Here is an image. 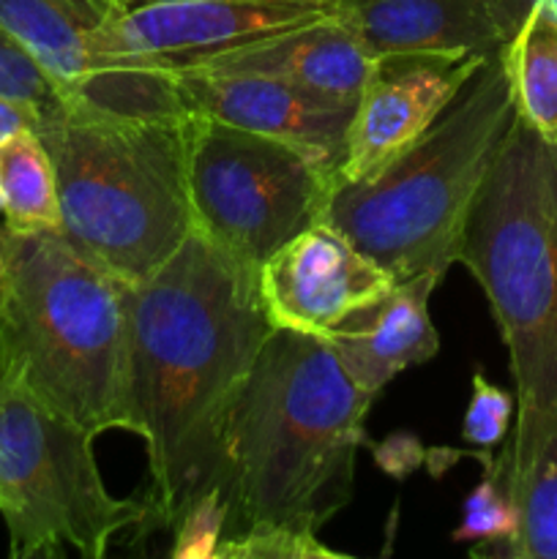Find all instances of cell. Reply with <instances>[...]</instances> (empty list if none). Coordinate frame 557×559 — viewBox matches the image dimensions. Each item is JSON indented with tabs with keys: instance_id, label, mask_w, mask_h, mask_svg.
I'll use <instances>...</instances> for the list:
<instances>
[{
	"instance_id": "1",
	"label": "cell",
	"mask_w": 557,
	"mask_h": 559,
	"mask_svg": "<svg viewBox=\"0 0 557 559\" xmlns=\"http://www.w3.org/2000/svg\"><path fill=\"white\" fill-rule=\"evenodd\" d=\"M273 331L257 271L197 229L129 287L131 402L151 478L137 540L173 533L216 486L227 413Z\"/></svg>"
},
{
	"instance_id": "26",
	"label": "cell",
	"mask_w": 557,
	"mask_h": 559,
	"mask_svg": "<svg viewBox=\"0 0 557 559\" xmlns=\"http://www.w3.org/2000/svg\"><path fill=\"white\" fill-rule=\"evenodd\" d=\"M500 3H502V11H506L508 25H511V31H517L519 20H522L524 11L530 9V3H533V0H500ZM552 3H555V9H557V0H552Z\"/></svg>"
},
{
	"instance_id": "22",
	"label": "cell",
	"mask_w": 557,
	"mask_h": 559,
	"mask_svg": "<svg viewBox=\"0 0 557 559\" xmlns=\"http://www.w3.org/2000/svg\"><path fill=\"white\" fill-rule=\"evenodd\" d=\"M513 413H517V396L486 380L484 371H473V393L462 420L464 442L481 451H491L511 431Z\"/></svg>"
},
{
	"instance_id": "6",
	"label": "cell",
	"mask_w": 557,
	"mask_h": 559,
	"mask_svg": "<svg viewBox=\"0 0 557 559\" xmlns=\"http://www.w3.org/2000/svg\"><path fill=\"white\" fill-rule=\"evenodd\" d=\"M489 300L517 407L557 413V140L517 115L457 254Z\"/></svg>"
},
{
	"instance_id": "3",
	"label": "cell",
	"mask_w": 557,
	"mask_h": 559,
	"mask_svg": "<svg viewBox=\"0 0 557 559\" xmlns=\"http://www.w3.org/2000/svg\"><path fill=\"white\" fill-rule=\"evenodd\" d=\"M0 262V371L93 437L137 435L129 284L63 233H16L3 222Z\"/></svg>"
},
{
	"instance_id": "18",
	"label": "cell",
	"mask_w": 557,
	"mask_h": 559,
	"mask_svg": "<svg viewBox=\"0 0 557 559\" xmlns=\"http://www.w3.org/2000/svg\"><path fill=\"white\" fill-rule=\"evenodd\" d=\"M3 224L16 233H63L52 158L33 129L0 145Z\"/></svg>"
},
{
	"instance_id": "29",
	"label": "cell",
	"mask_w": 557,
	"mask_h": 559,
	"mask_svg": "<svg viewBox=\"0 0 557 559\" xmlns=\"http://www.w3.org/2000/svg\"><path fill=\"white\" fill-rule=\"evenodd\" d=\"M0 222H3V194H0Z\"/></svg>"
},
{
	"instance_id": "19",
	"label": "cell",
	"mask_w": 557,
	"mask_h": 559,
	"mask_svg": "<svg viewBox=\"0 0 557 559\" xmlns=\"http://www.w3.org/2000/svg\"><path fill=\"white\" fill-rule=\"evenodd\" d=\"M213 559H347V555L328 549L309 527L254 524L218 540Z\"/></svg>"
},
{
	"instance_id": "14",
	"label": "cell",
	"mask_w": 557,
	"mask_h": 559,
	"mask_svg": "<svg viewBox=\"0 0 557 559\" xmlns=\"http://www.w3.org/2000/svg\"><path fill=\"white\" fill-rule=\"evenodd\" d=\"M440 282L435 273L396 282L391 293L349 311L322 336L360 391L377 396L404 369L440 353V336L429 317V298Z\"/></svg>"
},
{
	"instance_id": "4",
	"label": "cell",
	"mask_w": 557,
	"mask_h": 559,
	"mask_svg": "<svg viewBox=\"0 0 557 559\" xmlns=\"http://www.w3.org/2000/svg\"><path fill=\"white\" fill-rule=\"evenodd\" d=\"M189 118L63 104L36 126L52 158L66 240L129 287L151 278L194 229Z\"/></svg>"
},
{
	"instance_id": "25",
	"label": "cell",
	"mask_w": 557,
	"mask_h": 559,
	"mask_svg": "<svg viewBox=\"0 0 557 559\" xmlns=\"http://www.w3.org/2000/svg\"><path fill=\"white\" fill-rule=\"evenodd\" d=\"M36 126H38V115L33 112L31 107L0 96V145L25 129L36 131Z\"/></svg>"
},
{
	"instance_id": "24",
	"label": "cell",
	"mask_w": 557,
	"mask_h": 559,
	"mask_svg": "<svg viewBox=\"0 0 557 559\" xmlns=\"http://www.w3.org/2000/svg\"><path fill=\"white\" fill-rule=\"evenodd\" d=\"M371 448H375L371 453H375L377 467L396 480L410 478L426 459V448L413 435H393Z\"/></svg>"
},
{
	"instance_id": "12",
	"label": "cell",
	"mask_w": 557,
	"mask_h": 559,
	"mask_svg": "<svg viewBox=\"0 0 557 559\" xmlns=\"http://www.w3.org/2000/svg\"><path fill=\"white\" fill-rule=\"evenodd\" d=\"M173 76L189 112L287 142L339 173L355 107L322 102L276 76L202 69L175 71Z\"/></svg>"
},
{
	"instance_id": "10",
	"label": "cell",
	"mask_w": 557,
	"mask_h": 559,
	"mask_svg": "<svg viewBox=\"0 0 557 559\" xmlns=\"http://www.w3.org/2000/svg\"><path fill=\"white\" fill-rule=\"evenodd\" d=\"M484 60L489 58L399 55L377 60L344 136L339 183L371 180L396 162L446 112Z\"/></svg>"
},
{
	"instance_id": "21",
	"label": "cell",
	"mask_w": 557,
	"mask_h": 559,
	"mask_svg": "<svg viewBox=\"0 0 557 559\" xmlns=\"http://www.w3.org/2000/svg\"><path fill=\"white\" fill-rule=\"evenodd\" d=\"M462 513V524L451 533L453 544H475L473 549H481L508 540L517 530L511 497L491 469H484V480L470 491Z\"/></svg>"
},
{
	"instance_id": "8",
	"label": "cell",
	"mask_w": 557,
	"mask_h": 559,
	"mask_svg": "<svg viewBox=\"0 0 557 559\" xmlns=\"http://www.w3.org/2000/svg\"><path fill=\"white\" fill-rule=\"evenodd\" d=\"M194 229L240 265L257 267L322 222L336 169L257 131L189 112Z\"/></svg>"
},
{
	"instance_id": "16",
	"label": "cell",
	"mask_w": 557,
	"mask_h": 559,
	"mask_svg": "<svg viewBox=\"0 0 557 559\" xmlns=\"http://www.w3.org/2000/svg\"><path fill=\"white\" fill-rule=\"evenodd\" d=\"M473 456L500 478L517 511L511 538L473 549V557L557 559V413L517 407L506 448Z\"/></svg>"
},
{
	"instance_id": "28",
	"label": "cell",
	"mask_w": 557,
	"mask_h": 559,
	"mask_svg": "<svg viewBox=\"0 0 557 559\" xmlns=\"http://www.w3.org/2000/svg\"><path fill=\"white\" fill-rule=\"evenodd\" d=\"M109 3H115V5H118V9H126V5H129L131 0H109Z\"/></svg>"
},
{
	"instance_id": "17",
	"label": "cell",
	"mask_w": 557,
	"mask_h": 559,
	"mask_svg": "<svg viewBox=\"0 0 557 559\" xmlns=\"http://www.w3.org/2000/svg\"><path fill=\"white\" fill-rule=\"evenodd\" d=\"M500 58L519 118L557 140V9L552 0L530 3Z\"/></svg>"
},
{
	"instance_id": "9",
	"label": "cell",
	"mask_w": 557,
	"mask_h": 559,
	"mask_svg": "<svg viewBox=\"0 0 557 559\" xmlns=\"http://www.w3.org/2000/svg\"><path fill=\"white\" fill-rule=\"evenodd\" d=\"M109 0H0V25L36 58L66 104L115 115H189L173 74L137 66L118 41Z\"/></svg>"
},
{
	"instance_id": "5",
	"label": "cell",
	"mask_w": 557,
	"mask_h": 559,
	"mask_svg": "<svg viewBox=\"0 0 557 559\" xmlns=\"http://www.w3.org/2000/svg\"><path fill=\"white\" fill-rule=\"evenodd\" d=\"M517 118L500 55L481 63L446 112L377 178L333 186L322 222L393 282L457 262L464 224Z\"/></svg>"
},
{
	"instance_id": "11",
	"label": "cell",
	"mask_w": 557,
	"mask_h": 559,
	"mask_svg": "<svg viewBox=\"0 0 557 559\" xmlns=\"http://www.w3.org/2000/svg\"><path fill=\"white\" fill-rule=\"evenodd\" d=\"M393 278L339 229L317 222L257 267V287L273 328L325 336L349 311L391 293Z\"/></svg>"
},
{
	"instance_id": "27",
	"label": "cell",
	"mask_w": 557,
	"mask_h": 559,
	"mask_svg": "<svg viewBox=\"0 0 557 559\" xmlns=\"http://www.w3.org/2000/svg\"><path fill=\"white\" fill-rule=\"evenodd\" d=\"M0 304H3V262H0Z\"/></svg>"
},
{
	"instance_id": "13",
	"label": "cell",
	"mask_w": 557,
	"mask_h": 559,
	"mask_svg": "<svg viewBox=\"0 0 557 559\" xmlns=\"http://www.w3.org/2000/svg\"><path fill=\"white\" fill-rule=\"evenodd\" d=\"M339 16L377 60L491 58L513 36L500 0H339Z\"/></svg>"
},
{
	"instance_id": "15",
	"label": "cell",
	"mask_w": 557,
	"mask_h": 559,
	"mask_svg": "<svg viewBox=\"0 0 557 559\" xmlns=\"http://www.w3.org/2000/svg\"><path fill=\"white\" fill-rule=\"evenodd\" d=\"M194 69L276 76L322 102L355 107L366 82L375 74L377 58L336 11L311 25L218 55Z\"/></svg>"
},
{
	"instance_id": "20",
	"label": "cell",
	"mask_w": 557,
	"mask_h": 559,
	"mask_svg": "<svg viewBox=\"0 0 557 559\" xmlns=\"http://www.w3.org/2000/svg\"><path fill=\"white\" fill-rule=\"evenodd\" d=\"M0 96L31 107L38 120L49 118L66 104L63 93L55 87L47 71L3 25H0Z\"/></svg>"
},
{
	"instance_id": "2",
	"label": "cell",
	"mask_w": 557,
	"mask_h": 559,
	"mask_svg": "<svg viewBox=\"0 0 557 559\" xmlns=\"http://www.w3.org/2000/svg\"><path fill=\"white\" fill-rule=\"evenodd\" d=\"M371 402L325 338L276 328L227 413L222 473L224 535L254 524L320 533L353 500L355 456L369 445Z\"/></svg>"
},
{
	"instance_id": "7",
	"label": "cell",
	"mask_w": 557,
	"mask_h": 559,
	"mask_svg": "<svg viewBox=\"0 0 557 559\" xmlns=\"http://www.w3.org/2000/svg\"><path fill=\"white\" fill-rule=\"evenodd\" d=\"M93 440L20 377L0 371V516L11 557L102 559L115 535L140 527L145 506L109 495Z\"/></svg>"
},
{
	"instance_id": "23",
	"label": "cell",
	"mask_w": 557,
	"mask_h": 559,
	"mask_svg": "<svg viewBox=\"0 0 557 559\" xmlns=\"http://www.w3.org/2000/svg\"><path fill=\"white\" fill-rule=\"evenodd\" d=\"M224 524H227V508H224L222 491L211 489L183 513L178 527L173 530L175 544L169 557L213 559L218 540L224 535Z\"/></svg>"
}]
</instances>
